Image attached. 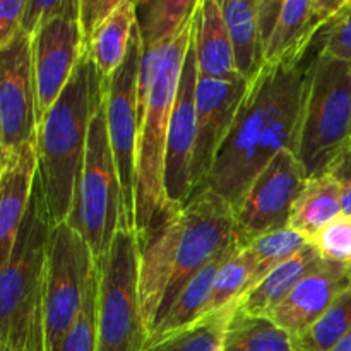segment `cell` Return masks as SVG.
Instances as JSON below:
<instances>
[{
    "instance_id": "603a6c76",
    "label": "cell",
    "mask_w": 351,
    "mask_h": 351,
    "mask_svg": "<svg viewBox=\"0 0 351 351\" xmlns=\"http://www.w3.org/2000/svg\"><path fill=\"white\" fill-rule=\"evenodd\" d=\"M223 16L240 77L252 82L264 67V48L257 26L256 0H225Z\"/></svg>"
},
{
    "instance_id": "7402d4cb",
    "label": "cell",
    "mask_w": 351,
    "mask_h": 351,
    "mask_svg": "<svg viewBox=\"0 0 351 351\" xmlns=\"http://www.w3.org/2000/svg\"><path fill=\"white\" fill-rule=\"evenodd\" d=\"M136 26V2L120 0L117 9L86 45V55L91 58L105 81L125 60Z\"/></svg>"
},
{
    "instance_id": "d4e9b609",
    "label": "cell",
    "mask_w": 351,
    "mask_h": 351,
    "mask_svg": "<svg viewBox=\"0 0 351 351\" xmlns=\"http://www.w3.org/2000/svg\"><path fill=\"white\" fill-rule=\"evenodd\" d=\"M199 0H147L136 2V21L143 47L170 41L194 17Z\"/></svg>"
},
{
    "instance_id": "f35d334b",
    "label": "cell",
    "mask_w": 351,
    "mask_h": 351,
    "mask_svg": "<svg viewBox=\"0 0 351 351\" xmlns=\"http://www.w3.org/2000/svg\"><path fill=\"white\" fill-rule=\"evenodd\" d=\"M332 351H351V331L341 339V343H339Z\"/></svg>"
},
{
    "instance_id": "3957f363",
    "label": "cell",
    "mask_w": 351,
    "mask_h": 351,
    "mask_svg": "<svg viewBox=\"0 0 351 351\" xmlns=\"http://www.w3.org/2000/svg\"><path fill=\"white\" fill-rule=\"evenodd\" d=\"M195 14V12H194ZM194 36V17L160 47H143L139 64V147L134 232L143 237L171 208L165 195L168 129L180 86L185 57Z\"/></svg>"
},
{
    "instance_id": "8992f818",
    "label": "cell",
    "mask_w": 351,
    "mask_h": 351,
    "mask_svg": "<svg viewBox=\"0 0 351 351\" xmlns=\"http://www.w3.org/2000/svg\"><path fill=\"white\" fill-rule=\"evenodd\" d=\"M351 141V64L315 55L298 130L297 154L307 178L331 170Z\"/></svg>"
},
{
    "instance_id": "e0dca14e",
    "label": "cell",
    "mask_w": 351,
    "mask_h": 351,
    "mask_svg": "<svg viewBox=\"0 0 351 351\" xmlns=\"http://www.w3.org/2000/svg\"><path fill=\"white\" fill-rule=\"evenodd\" d=\"M346 0H283L276 27L264 51V65L305 60L322 27L345 7Z\"/></svg>"
},
{
    "instance_id": "e575fe53",
    "label": "cell",
    "mask_w": 351,
    "mask_h": 351,
    "mask_svg": "<svg viewBox=\"0 0 351 351\" xmlns=\"http://www.w3.org/2000/svg\"><path fill=\"white\" fill-rule=\"evenodd\" d=\"M119 3L120 0H79V21L84 36V48Z\"/></svg>"
},
{
    "instance_id": "8fae6325",
    "label": "cell",
    "mask_w": 351,
    "mask_h": 351,
    "mask_svg": "<svg viewBox=\"0 0 351 351\" xmlns=\"http://www.w3.org/2000/svg\"><path fill=\"white\" fill-rule=\"evenodd\" d=\"M307 182L293 151L278 154L250 184L235 209V237L247 247L259 237L287 228L295 199Z\"/></svg>"
},
{
    "instance_id": "9c48e42d",
    "label": "cell",
    "mask_w": 351,
    "mask_h": 351,
    "mask_svg": "<svg viewBox=\"0 0 351 351\" xmlns=\"http://www.w3.org/2000/svg\"><path fill=\"white\" fill-rule=\"evenodd\" d=\"M96 261L88 243L67 223L53 225L48 247L47 290H45V335L47 351H58L77 319Z\"/></svg>"
},
{
    "instance_id": "83f0119b",
    "label": "cell",
    "mask_w": 351,
    "mask_h": 351,
    "mask_svg": "<svg viewBox=\"0 0 351 351\" xmlns=\"http://www.w3.org/2000/svg\"><path fill=\"white\" fill-rule=\"evenodd\" d=\"M351 331V288L305 331L291 338L293 351H332Z\"/></svg>"
},
{
    "instance_id": "7a4b0ae2",
    "label": "cell",
    "mask_w": 351,
    "mask_h": 351,
    "mask_svg": "<svg viewBox=\"0 0 351 351\" xmlns=\"http://www.w3.org/2000/svg\"><path fill=\"white\" fill-rule=\"evenodd\" d=\"M233 242L235 213L206 187L184 208L161 216L141 237L139 287L147 335L160 324L185 285Z\"/></svg>"
},
{
    "instance_id": "7c38bea8",
    "label": "cell",
    "mask_w": 351,
    "mask_h": 351,
    "mask_svg": "<svg viewBox=\"0 0 351 351\" xmlns=\"http://www.w3.org/2000/svg\"><path fill=\"white\" fill-rule=\"evenodd\" d=\"M86 53L79 21V0H69L60 14L33 36V71L36 86L38 125L62 95Z\"/></svg>"
},
{
    "instance_id": "277c9868",
    "label": "cell",
    "mask_w": 351,
    "mask_h": 351,
    "mask_svg": "<svg viewBox=\"0 0 351 351\" xmlns=\"http://www.w3.org/2000/svg\"><path fill=\"white\" fill-rule=\"evenodd\" d=\"M105 79L84 53L71 81L38 125V178L53 225L67 221L88 144L89 125L103 103Z\"/></svg>"
},
{
    "instance_id": "ac0fdd59",
    "label": "cell",
    "mask_w": 351,
    "mask_h": 351,
    "mask_svg": "<svg viewBox=\"0 0 351 351\" xmlns=\"http://www.w3.org/2000/svg\"><path fill=\"white\" fill-rule=\"evenodd\" d=\"M38 175L36 143L5 153L0 173V269L7 264Z\"/></svg>"
},
{
    "instance_id": "5b68a950",
    "label": "cell",
    "mask_w": 351,
    "mask_h": 351,
    "mask_svg": "<svg viewBox=\"0 0 351 351\" xmlns=\"http://www.w3.org/2000/svg\"><path fill=\"white\" fill-rule=\"evenodd\" d=\"M51 228L36 175L12 254L0 269V346L7 351H47L45 290Z\"/></svg>"
},
{
    "instance_id": "9a60e30c",
    "label": "cell",
    "mask_w": 351,
    "mask_h": 351,
    "mask_svg": "<svg viewBox=\"0 0 351 351\" xmlns=\"http://www.w3.org/2000/svg\"><path fill=\"white\" fill-rule=\"evenodd\" d=\"M195 86L197 64L192 36L171 113L165 153V195L171 208H184L194 195L192 160L195 146Z\"/></svg>"
},
{
    "instance_id": "4fadbf2b",
    "label": "cell",
    "mask_w": 351,
    "mask_h": 351,
    "mask_svg": "<svg viewBox=\"0 0 351 351\" xmlns=\"http://www.w3.org/2000/svg\"><path fill=\"white\" fill-rule=\"evenodd\" d=\"M0 130L5 153L36 143L33 38L23 31L9 47L0 50Z\"/></svg>"
},
{
    "instance_id": "ba28073f",
    "label": "cell",
    "mask_w": 351,
    "mask_h": 351,
    "mask_svg": "<svg viewBox=\"0 0 351 351\" xmlns=\"http://www.w3.org/2000/svg\"><path fill=\"white\" fill-rule=\"evenodd\" d=\"M139 237L119 230L98 261V346L96 351H143L147 343L139 287Z\"/></svg>"
},
{
    "instance_id": "30bf717a",
    "label": "cell",
    "mask_w": 351,
    "mask_h": 351,
    "mask_svg": "<svg viewBox=\"0 0 351 351\" xmlns=\"http://www.w3.org/2000/svg\"><path fill=\"white\" fill-rule=\"evenodd\" d=\"M139 64L141 34L134 29L125 60L105 81V117L110 146L119 173L125 219L134 230L136 219V175L139 147Z\"/></svg>"
},
{
    "instance_id": "836d02e7",
    "label": "cell",
    "mask_w": 351,
    "mask_h": 351,
    "mask_svg": "<svg viewBox=\"0 0 351 351\" xmlns=\"http://www.w3.org/2000/svg\"><path fill=\"white\" fill-rule=\"evenodd\" d=\"M69 0H26L21 31L33 38L43 24L65 9Z\"/></svg>"
},
{
    "instance_id": "d6986e66",
    "label": "cell",
    "mask_w": 351,
    "mask_h": 351,
    "mask_svg": "<svg viewBox=\"0 0 351 351\" xmlns=\"http://www.w3.org/2000/svg\"><path fill=\"white\" fill-rule=\"evenodd\" d=\"M194 53L201 77L240 79L221 0H199L194 14Z\"/></svg>"
},
{
    "instance_id": "1f68e13d",
    "label": "cell",
    "mask_w": 351,
    "mask_h": 351,
    "mask_svg": "<svg viewBox=\"0 0 351 351\" xmlns=\"http://www.w3.org/2000/svg\"><path fill=\"white\" fill-rule=\"evenodd\" d=\"M308 243L324 261L351 267V215H339L322 226Z\"/></svg>"
},
{
    "instance_id": "ab89813d",
    "label": "cell",
    "mask_w": 351,
    "mask_h": 351,
    "mask_svg": "<svg viewBox=\"0 0 351 351\" xmlns=\"http://www.w3.org/2000/svg\"><path fill=\"white\" fill-rule=\"evenodd\" d=\"M3 161H5V147H3V141H2V130H0V173H2Z\"/></svg>"
},
{
    "instance_id": "44dd1931",
    "label": "cell",
    "mask_w": 351,
    "mask_h": 351,
    "mask_svg": "<svg viewBox=\"0 0 351 351\" xmlns=\"http://www.w3.org/2000/svg\"><path fill=\"white\" fill-rule=\"evenodd\" d=\"M237 249H240L239 242H233L232 245L226 247L225 250L218 254L213 261H209L187 285H185L184 290L180 291V295L177 297V300L173 302V305L170 307V311L165 314V317L161 319L160 324L151 331L149 338L154 339L160 338V336L170 335V332L178 331L182 328H187V326L194 324L195 321L204 317L206 305H208L209 297H211L213 291V283H215L216 274L219 273L223 264L228 261V257L235 252Z\"/></svg>"
},
{
    "instance_id": "8d00e7d4",
    "label": "cell",
    "mask_w": 351,
    "mask_h": 351,
    "mask_svg": "<svg viewBox=\"0 0 351 351\" xmlns=\"http://www.w3.org/2000/svg\"><path fill=\"white\" fill-rule=\"evenodd\" d=\"M341 191L343 215H351V141L328 171Z\"/></svg>"
},
{
    "instance_id": "cb8c5ba5",
    "label": "cell",
    "mask_w": 351,
    "mask_h": 351,
    "mask_svg": "<svg viewBox=\"0 0 351 351\" xmlns=\"http://www.w3.org/2000/svg\"><path fill=\"white\" fill-rule=\"evenodd\" d=\"M339 215H343L341 191L335 178L324 173L307 178L295 199L288 226L308 240Z\"/></svg>"
},
{
    "instance_id": "2e32d148",
    "label": "cell",
    "mask_w": 351,
    "mask_h": 351,
    "mask_svg": "<svg viewBox=\"0 0 351 351\" xmlns=\"http://www.w3.org/2000/svg\"><path fill=\"white\" fill-rule=\"evenodd\" d=\"M348 288L351 267L322 259L267 317L293 338L311 328Z\"/></svg>"
},
{
    "instance_id": "ffe728a7",
    "label": "cell",
    "mask_w": 351,
    "mask_h": 351,
    "mask_svg": "<svg viewBox=\"0 0 351 351\" xmlns=\"http://www.w3.org/2000/svg\"><path fill=\"white\" fill-rule=\"evenodd\" d=\"M322 257L317 250L308 243L307 247L295 254L291 259L278 266L271 274H267L256 288L247 291L242 300L235 305L240 311L252 315H263L267 317L285 298L290 295V291L297 287L298 281L305 276L311 269H314Z\"/></svg>"
},
{
    "instance_id": "484cf974",
    "label": "cell",
    "mask_w": 351,
    "mask_h": 351,
    "mask_svg": "<svg viewBox=\"0 0 351 351\" xmlns=\"http://www.w3.org/2000/svg\"><path fill=\"white\" fill-rule=\"evenodd\" d=\"M221 351H293L291 336L269 317L252 315L233 307Z\"/></svg>"
},
{
    "instance_id": "52a82bcc",
    "label": "cell",
    "mask_w": 351,
    "mask_h": 351,
    "mask_svg": "<svg viewBox=\"0 0 351 351\" xmlns=\"http://www.w3.org/2000/svg\"><path fill=\"white\" fill-rule=\"evenodd\" d=\"M65 223L88 243L96 263L106 256L119 230L129 226L103 103L89 125L84 161L75 185L71 215Z\"/></svg>"
},
{
    "instance_id": "4dcf8cb0",
    "label": "cell",
    "mask_w": 351,
    "mask_h": 351,
    "mask_svg": "<svg viewBox=\"0 0 351 351\" xmlns=\"http://www.w3.org/2000/svg\"><path fill=\"white\" fill-rule=\"evenodd\" d=\"M96 346H98V269L89 283L84 305L58 351H96Z\"/></svg>"
},
{
    "instance_id": "74e56055",
    "label": "cell",
    "mask_w": 351,
    "mask_h": 351,
    "mask_svg": "<svg viewBox=\"0 0 351 351\" xmlns=\"http://www.w3.org/2000/svg\"><path fill=\"white\" fill-rule=\"evenodd\" d=\"M283 0H256L257 9V26H259L261 43H263L264 51H266L267 41L276 27L278 17H280Z\"/></svg>"
},
{
    "instance_id": "f1b7e54d",
    "label": "cell",
    "mask_w": 351,
    "mask_h": 351,
    "mask_svg": "<svg viewBox=\"0 0 351 351\" xmlns=\"http://www.w3.org/2000/svg\"><path fill=\"white\" fill-rule=\"evenodd\" d=\"M254 266L256 263H254L252 252L247 247L237 249L216 274L204 315L235 307L240 298L245 295L250 278L254 274Z\"/></svg>"
},
{
    "instance_id": "f546056e",
    "label": "cell",
    "mask_w": 351,
    "mask_h": 351,
    "mask_svg": "<svg viewBox=\"0 0 351 351\" xmlns=\"http://www.w3.org/2000/svg\"><path fill=\"white\" fill-rule=\"evenodd\" d=\"M307 245L308 240L298 232H295L293 228H290V226L276 230V232L266 233V235L259 237L254 242H250L247 245V249L252 252L256 266H254V274L250 278L247 291L256 288L267 274L273 273L278 266L287 263L288 259H291L295 254H298Z\"/></svg>"
},
{
    "instance_id": "4316f807",
    "label": "cell",
    "mask_w": 351,
    "mask_h": 351,
    "mask_svg": "<svg viewBox=\"0 0 351 351\" xmlns=\"http://www.w3.org/2000/svg\"><path fill=\"white\" fill-rule=\"evenodd\" d=\"M232 312L233 307L225 308L170 335L147 339L143 351H221Z\"/></svg>"
},
{
    "instance_id": "d6a6232c",
    "label": "cell",
    "mask_w": 351,
    "mask_h": 351,
    "mask_svg": "<svg viewBox=\"0 0 351 351\" xmlns=\"http://www.w3.org/2000/svg\"><path fill=\"white\" fill-rule=\"evenodd\" d=\"M317 55L351 64V0L317 34Z\"/></svg>"
},
{
    "instance_id": "5bb4252c",
    "label": "cell",
    "mask_w": 351,
    "mask_h": 351,
    "mask_svg": "<svg viewBox=\"0 0 351 351\" xmlns=\"http://www.w3.org/2000/svg\"><path fill=\"white\" fill-rule=\"evenodd\" d=\"M250 82L243 77L233 81L208 79L197 75L195 86V146L192 160L194 194L202 191L215 165L218 151L225 143L237 119Z\"/></svg>"
},
{
    "instance_id": "d590c367",
    "label": "cell",
    "mask_w": 351,
    "mask_h": 351,
    "mask_svg": "<svg viewBox=\"0 0 351 351\" xmlns=\"http://www.w3.org/2000/svg\"><path fill=\"white\" fill-rule=\"evenodd\" d=\"M24 7L26 0H0V50L19 36Z\"/></svg>"
},
{
    "instance_id": "6da1fadb",
    "label": "cell",
    "mask_w": 351,
    "mask_h": 351,
    "mask_svg": "<svg viewBox=\"0 0 351 351\" xmlns=\"http://www.w3.org/2000/svg\"><path fill=\"white\" fill-rule=\"evenodd\" d=\"M308 64L264 65L250 82L204 185L233 213L278 154L297 149Z\"/></svg>"
},
{
    "instance_id": "60d3db41",
    "label": "cell",
    "mask_w": 351,
    "mask_h": 351,
    "mask_svg": "<svg viewBox=\"0 0 351 351\" xmlns=\"http://www.w3.org/2000/svg\"><path fill=\"white\" fill-rule=\"evenodd\" d=\"M0 351H7L5 348H3V346H0Z\"/></svg>"
}]
</instances>
